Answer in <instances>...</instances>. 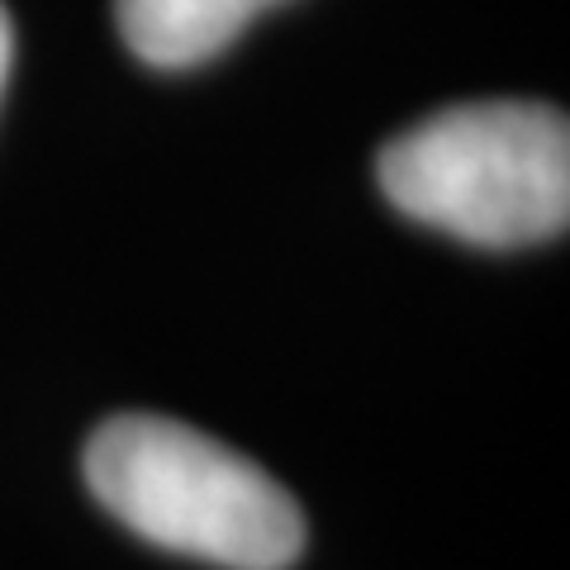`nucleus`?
<instances>
[{
  "mask_svg": "<svg viewBox=\"0 0 570 570\" xmlns=\"http://www.w3.org/2000/svg\"><path fill=\"white\" fill-rule=\"evenodd\" d=\"M81 466L91 494L153 547L224 570H285L305 551L291 490L181 419H105Z\"/></svg>",
  "mask_w": 570,
  "mask_h": 570,
  "instance_id": "1",
  "label": "nucleus"
},
{
  "mask_svg": "<svg viewBox=\"0 0 570 570\" xmlns=\"http://www.w3.org/2000/svg\"><path fill=\"white\" fill-rule=\"evenodd\" d=\"M381 190L409 219L475 247H532L570 219V124L557 105L475 100L381 148Z\"/></svg>",
  "mask_w": 570,
  "mask_h": 570,
  "instance_id": "2",
  "label": "nucleus"
},
{
  "mask_svg": "<svg viewBox=\"0 0 570 570\" xmlns=\"http://www.w3.org/2000/svg\"><path fill=\"white\" fill-rule=\"evenodd\" d=\"M281 0H115L124 43L148 67L186 71L238 39L262 10Z\"/></svg>",
  "mask_w": 570,
  "mask_h": 570,
  "instance_id": "3",
  "label": "nucleus"
},
{
  "mask_svg": "<svg viewBox=\"0 0 570 570\" xmlns=\"http://www.w3.org/2000/svg\"><path fill=\"white\" fill-rule=\"evenodd\" d=\"M10 62H14V24H10V14H6V6H0V91H6Z\"/></svg>",
  "mask_w": 570,
  "mask_h": 570,
  "instance_id": "4",
  "label": "nucleus"
}]
</instances>
